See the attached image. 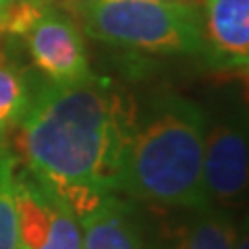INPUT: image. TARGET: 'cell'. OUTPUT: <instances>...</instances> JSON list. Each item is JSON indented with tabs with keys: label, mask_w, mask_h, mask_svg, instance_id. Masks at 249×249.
<instances>
[{
	"label": "cell",
	"mask_w": 249,
	"mask_h": 249,
	"mask_svg": "<svg viewBox=\"0 0 249 249\" xmlns=\"http://www.w3.org/2000/svg\"><path fill=\"white\" fill-rule=\"evenodd\" d=\"M19 124V150L29 170L77 218L121 191L135 121L93 77L77 85H42Z\"/></svg>",
	"instance_id": "obj_1"
},
{
	"label": "cell",
	"mask_w": 249,
	"mask_h": 249,
	"mask_svg": "<svg viewBox=\"0 0 249 249\" xmlns=\"http://www.w3.org/2000/svg\"><path fill=\"white\" fill-rule=\"evenodd\" d=\"M206 114L181 96L160 98L133 124L121 191L158 208L204 210Z\"/></svg>",
	"instance_id": "obj_2"
},
{
	"label": "cell",
	"mask_w": 249,
	"mask_h": 249,
	"mask_svg": "<svg viewBox=\"0 0 249 249\" xmlns=\"http://www.w3.org/2000/svg\"><path fill=\"white\" fill-rule=\"evenodd\" d=\"M83 31L110 46L154 54H201V11L191 2L85 0Z\"/></svg>",
	"instance_id": "obj_3"
},
{
	"label": "cell",
	"mask_w": 249,
	"mask_h": 249,
	"mask_svg": "<svg viewBox=\"0 0 249 249\" xmlns=\"http://www.w3.org/2000/svg\"><path fill=\"white\" fill-rule=\"evenodd\" d=\"M17 249H81L79 218L31 170L15 168Z\"/></svg>",
	"instance_id": "obj_4"
},
{
	"label": "cell",
	"mask_w": 249,
	"mask_h": 249,
	"mask_svg": "<svg viewBox=\"0 0 249 249\" xmlns=\"http://www.w3.org/2000/svg\"><path fill=\"white\" fill-rule=\"evenodd\" d=\"M25 42L34 65L52 83L77 85L91 79L81 31L56 9L44 11L25 34Z\"/></svg>",
	"instance_id": "obj_5"
},
{
	"label": "cell",
	"mask_w": 249,
	"mask_h": 249,
	"mask_svg": "<svg viewBox=\"0 0 249 249\" xmlns=\"http://www.w3.org/2000/svg\"><path fill=\"white\" fill-rule=\"evenodd\" d=\"M249 150L239 124H216L206 133L204 187L210 204L235 206L247 191Z\"/></svg>",
	"instance_id": "obj_6"
},
{
	"label": "cell",
	"mask_w": 249,
	"mask_h": 249,
	"mask_svg": "<svg viewBox=\"0 0 249 249\" xmlns=\"http://www.w3.org/2000/svg\"><path fill=\"white\" fill-rule=\"evenodd\" d=\"M201 40L218 71L245 73L249 65V0H204Z\"/></svg>",
	"instance_id": "obj_7"
},
{
	"label": "cell",
	"mask_w": 249,
	"mask_h": 249,
	"mask_svg": "<svg viewBox=\"0 0 249 249\" xmlns=\"http://www.w3.org/2000/svg\"><path fill=\"white\" fill-rule=\"evenodd\" d=\"M81 249H158L142 214L124 199L108 196L79 216Z\"/></svg>",
	"instance_id": "obj_8"
},
{
	"label": "cell",
	"mask_w": 249,
	"mask_h": 249,
	"mask_svg": "<svg viewBox=\"0 0 249 249\" xmlns=\"http://www.w3.org/2000/svg\"><path fill=\"white\" fill-rule=\"evenodd\" d=\"M237 232L224 212L208 206L197 210L177 249H235Z\"/></svg>",
	"instance_id": "obj_9"
},
{
	"label": "cell",
	"mask_w": 249,
	"mask_h": 249,
	"mask_svg": "<svg viewBox=\"0 0 249 249\" xmlns=\"http://www.w3.org/2000/svg\"><path fill=\"white\" fill-rule=\"evenodd\" d=\"M29 104L31 93L25 79L0 50V133L17 127Z\"/></svg>",
	"instance_id": "obj_10"
},
{
	"label": "cell",
	"mask_w": 249,
	"mask_h": 249,
	"mask_svg": "<svg viewBox=\"0 0 249 249\" xmlns=\"http://www.w3.org/2000/svg\"><path fill=\"white\" fill-rule=\"evenodd\" d=\"M15 168V156L0 143V249H17V214L13 193Z\"/></svg>",
	"instance_id": "obj_11"
},
{
	"label": "cell",
	"mask_w": 249,
	"mask_h": 249,
	"mask_svg": "<svg viewBox=\"0 0 249 249\" xmlns=\"http://www.w3.org/2000/svg\"><path fill=\"white\" fill-rule=\"evenodd\" d=\"M34 2H40V4H46V6H50L52 2H58V4H65V6H73V9H79V6L85 2V0H34Z\"/></svg>",
	"instance_id": "obj_12"
},
{
	"label": "cell",
	"mask_w": 249,
	"mask_h": 249,
	"mask_svg": "<svg viewBox=\"0 0 249 249\" xmlns=\"http://www.w3.org/2000/svg\"><path fill=\"white\" fill-rule=\"evenodd\" d=\"M247 243H249L247 235H241V237H237V241H235V249H247Z\"/></svg>",
	"instance_id": "obj_13"
},
{
	"label": "cell",
	"mask_w": 249,
	"mask_h": 249,
	"mask_svg": "<svg viewBox=\"0 0 249 249\" xmlns=\"http://www.w3.org/2000/svg\"><path fill=\"white\" fill-rule=\"evenodd\" d=\"M11 2H13V0H0V13H4L6 6H9Z\"/></svg>",
	"instance_id": "obj_14"
},
{
	"label": "cell",
	"mask_w": 249,
	"mask_h": 249,
	"mask_svg": "<svg viewBox=\"0 0 249 249\" xmlns=\"http://www.w3.org/2000/svg\"><path fill=\"white\" fill-rule=\"evenodd\" d=\"M158 2H191V0H158Z\"/></svg>",
	"instance_id": "obj_15"
}]
</instances>
